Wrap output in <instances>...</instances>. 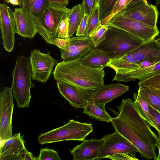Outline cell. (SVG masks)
I'll return each instance as SVG.
<instances>
[{
    "label": "cell",
    "mask_w": 160,
    "mask_h": 160,
    "mask_svg": "<svg viewBox=\"0 0 160 160\" xmlns=\"http://www.w3.org/2000/svg\"><path fill=\"white\" fill-rule=\"evenodd\" d=\"M156 42L160 45V38L155 40Z\"/></svg>",
    "instance_id": "obj_45"
},
{
    "label": "cell",
    "mask_w": 160,
    "mask_h": 160,
    "mask_svg": "<svg viewBox=\"0 0 160 160\" xmlns=\"http://www.w3.org/2000/svg\"><path fill=\"white\" fill-rule=\"evenodd\" d=\"M131 53L139 62L146 60L154 64L160 61V45L155 39L144 42Z\"/></svg>",
    "instance_id": "obj_20"
},
{
    "label": "cell",
    "mask_w": 160,
    "mask_h": 160,
    "mask_svg": "<svg viewBox=\"0 0 160 160\" xmlns=\"http://www.w3.org/2000/svg\"><path fill=\"white\" fill-rule=\"evenodd\" d=\"M139 64L141 66V68H142L151 66L153 64L150 61L145 60L140 62Z\"/></svg>",
    "instance_id": "obj_42"
},
{
    "label": "cell",
    "mask_w": 160,
    "mask_h": 160,
    "mask_svg": "<svg viewBox=\"0 0 160 160\" xmlns=\"http://www.w3.org/2000/svg\"><path fill=\"white\" fill-rule=\"evenodd\" d=\"M22 9L33 17L38 18L49 4L48 0H22Z\"/></svg>",
    "instance_id": "obj_24"
},
{
    "label": "cell",
    "mask_w": 160,
    "mask_h": 160,
    "mask_svg": "<svg viewBox=\"0 0 160 160\" xmlns=\"http://www.w3.org/2000/svg\"><path fill=\"white\" fill-rule=\"evenodd\" d=\"M84 15V13L80 4L70 9L68 15L69 38H72L76 31Z\"/></svg>",
    "instance_id": "obj_25"
},
{
    "label": "cell",
    "mask_w": 160,
    "mask_h": 160,
    "mask_svg": "<svg viewBox=\"0 0 160 160\" xmlns=\"http://www.w3.org/2000/svg\"><path fill=\"white\" fill-rule=\"evenodd\" d=\"M156 3L158 5L160 4V0H156Z\"/></svg>",
    "instance_id": "obj_47"
},
{
    "label": "cell",
    "mask_w": 160,
    "mask_h": 160,
    "mask_svg": "<svg viewBox=\"0 0 160 160\" xmlns=\"http://www.w3.org/2000/svg\"><path fill=\"white\" fill-rule=\"evenodd\" d=\"M23 135L21 133L14 134L9 138L1 142V160H19V155L25 148Z\"/></svg>",
    "instance_id": "obj_17"
},
{
    "label": "cell",
    "mask_w": 160,
    "mask_h": 160,
    "mask_svg": "<svg viewBox=\"0 0 160 160\" xmlns=\"http://www.w3.org/2000/svg\"><path fill=\"white\" fill-rule=\"evenodd\" d=\"M49 4L55 3L66 6L69 3V0H48Z\"/></svg>",
    "instance_id": "obj_40"
},
{
    "label": "cell",
    "mask_w": 160,
    "mask_h": 160,
    "mask_svg": "<svg viewBox=\"0 0 160 160\" xmlns=\"http://www.w3.org/2000/svg\"><path fill=\"white\" fill-rule=\"evenodd\" d=\"M137 93L147 101L149 106L160 113V97L145 87H139Z\"/></svg>",
    "instance_id": "obj_26"
},
{
    "label": "cell",
    "mask_w": 160,
    "mask_h": 160,
    "mask_svg": "<svg viewBox=\"0 0 160 160\" xmlns=\"http://www.w3.org/2000/svg\"><path fill=\"white\" fill-rule=\"evenodd\" d=\"M140 62L131 52L117 58L111 60L108 63L107 67L115 71V75L112 81H117L125 74L141 69Z\"/></svg>",
    "instance_id": "obj_18"
},
{
    "label": "cell",
    "mask_w": 160,
    "mask_h": 160,
    "mask_svg": "<svg viewBox=\"0 0 160 160\" xmlns=\"http://www.w3.org/2000/svg\"><path fill=\"white\" fill-rule=\"evenodd\" d=\"M160 74V61L148 67L132 71L118 78L117 81L128 82L136 79L142 80Z\"/></svg>",
    "instance_id": "obj_22"
},
{
    "label": "cell",
    "mask_w": 160,
    "mask_h": 160,
    "mask_svg": "<svg viewBox=\"0 0 160 160\" xmlns=\"http://www.w3.org/2000/svg\"><path fill=\"white\" fill-rule=\"evenodd\" d=\"M138 85L139 87H145L151 89H160V74L140 80Z\"/></svg>",
    "instance_id": "obj_32"
},
{
    "label": "cell",
    "mask_w": 160,
    "mask_h": 160,
    "mask_svg": "<svg viewBox=\"0 0 160 160\" xmlns=\"http://www.w3.org/2000/svg\"><path fill=\"white\" fill-rule=\"evenodd\" d=\"M108 24L129 32L144 42L154 39L159 33L158 28L118 14L115 15Z\"/></svg>",
    "instance_id": "obj_9"
},
{
    "label": "cell",
    "mask_w": 160,
    "mask_h": 160,
    "mask_svg": "<svg viewBox=\"0 0 160 160\" xmlns=\"http://www.w3.org/2000/svg\"><path fill=\"white\" fill-rule=\"evenodd\" d=\"M117 14L132 18L149 26L158 28L159 12L156 5L149 4L147 0H133Z\"/></svg>",
    "instance_id": "obj_8"
},
{
    "label": "cell",
    "mask_w": 160,
    "mask_h": 160,
    "mask_svg": "<svg viewBox=\"0 0 160 160\" xmlns=\"http://www.w3.org/2000/svg\"><path fill=\"white\" fill-rule=\"evenodd\" d=\"M160 97V89H151Z\"/></svg>",
    "instance_id": "obj_44"
},
{
    "label": "cell",
    "mask_w": 160,
    "mask_h": 160,
    "mask_svg": "<svg viewBox=\"0 0 160 160\" xmlns=\"http://www.w3.org/2000/svg\"><path fill=\"white\" fill-rule=\"evenodd\" d=\"M149 108L150 113L153 118L158 136L160 138V113L149 105Z\"/></svg>",
    "instance_id": "obj_36"
},
{
    "label": "cell",
    "mask_w": 160,
    "mask_h": 160,
    "mask_svg": "<svg viewBox=\"0 0 160 160\" xmlns=\"http://www.w3.org/2000/svg\"><path fill=\"white\" fill-rule=\"evenodd\" d=\"M8 3H10L13 5H19L22 6V0H4Z\"/></svg>",
    "instance_id": "obj_41"
},
{
    "label": "cell",
    "mask_w": 160,
    "mask_h": 160,
    "mask_svg": "<svg viewBox=\"0 0 160 160\" xmlns=\"http://www.w3.org/2000/svg\"><path fill=\"white\" fill-rule=\"evenodd\" d=\"M133 0H118L110 13L106 18L101 21V25H105L116 15L124 9Z\"/></svg>",
    "instance_id": "obj_31"
},
{
    "label": "cell",
    "mask_w": 160,
    "mask_h": 160,
    "mask_svg": "<svg viewBox=\"0 0 160 160\" xmlns=\"http://www.w3.org/2000/svg\"><path fill=\"white\" fill-rule=\"evenodd\" d=\"M118 0H100L99 3V18L101 21L112 12Z\"/></svg>",
    "instance_id": "obj_30"
},
{
    "label": "cell",
    "mask_w": 160,
    "mask_h": 160,
    "mask_svg": "<svg viewBox=\"0 0 160 160\" xmlns=\"http://www.w3.org/2000/svg\"><path fill=\"white\" fill-rule=\"evenodd\" d=\"M102 145L96 160L108 158L113 160H138V148L119 133L114 132L103 136Z\"/></svg>",
    "instance_id": "obj_5"
},
{
    "label": "cell",
    "mask_w": 160,
    "mask_h": 160,
    "mask_svg": "<svg viewBox=\"0 0 160 160\" xmlns=\"http://www.w3.org/2000/svg\"><path fill=\"white\" fill-rule=\"evenodd\" d=\"M69 11L66 12L59 24L56 32V38L68 39L69 37Z\"/></svg>",
    "instance_id": "obj_29"
},
{
    "label": "cell",
    "mask_w": 160,
    "mask_h": 160,
    "mask_svg": "<svg viewBox=\"0 0 160 160\" xmlns=\"http://www.w3.org/2000/svg\"><path fill=\"white\" fill-rule=\"evenodd\" d=\"M13 12L16 33L24 38H32L37 33L34 18L21 8Z\"/></svg>",
    "instance_id": "obj_15"
},
{
    "label": "cell",
    "mask_w": 160,
    "mask_h": 160,
    "mask_svg": "<svg viewBox=\"0 0 160 160\" xmlns=\"http://www.w3.org/2000/svg\"><path fill=\"white\" fill-rule=\"evenodd\" d=\"M70 38L64 39L56 38L53 40V45H55L60 49H65L69 44Z\"/></svg>",
    "instance_id": "obj_38"
},
{
    "label": "cell",
    "mask_w": 160,
    "mask_h": 160,
    "mask_svg": "<svg viewBox=\"0 0 160 160\" xmlns=\"http://www.w3.org/2000/svg\"><path fill=\"white\" fill-rule=\"evenodd\" d=\"M111 60L107 52L97 48H94L80 59L84 65L98 69H103L107 67L108 63Z\"/></svg>",
    "instance_id": "obj_21"
},
{
    "label": "cell",
    "mask_w": 160,
    "mask_h": 160,
    "mask_svg": "<svg viewBox=\"0 0 160 160\" xmlns=\"http://www.w3.org/2000/svg\"><path fill=\"white\" fill-rule=\"evenodd\" d=\"M100 0H95V4H99Z\"/></svg>",
    "instance_id": "obj_46"
},
{
    "label": "cell",
    "mask_w": 160,
    "mask_h": 160,
    "mask_svg": "<svg viewBox=\"0 0 160 160\" xmlns=\"http://www.w3.org/2000/svg\"><path fill=\"white\" fill-rule=\"evenodd\" d=\"M101 26L99 18V5L95 4L88 16L86 36L91 37L95 31Z\"/></svg>",
    "instance_id": "obj_27"
},
{
    "label": "cell",
    "mask_w": 160,
    "mask_h": 160,
    "mask_svg": "<svg viewBox=\"0 0 160 160\" xmlns=\"http://www.w3.org/2000/svg\"><path fill=\"white\" fill-rule=\"evenodd\" d=\"M95 48L91 37L76 36L70 38L68 46L60 49L61 58L64 61L81 59Z\"/></svg>",
    "instance_id": "obj_13"
},
{
    "label": "cell",
    "mask_w": 160,
    "mask_h": 160,
    "mask_svg": "<svg viewBox=\"0 0 160 160\" xmlns=\"http://www.w3.org/2000/svg\"><path fill=\"white\" fill-rule=\"evenodd\" d=\"M57 85L61 94L74 108H84L88 101L90 100L78 90L71 85L59 81H57Z\"/></svg>",
    "instance_id": "obj_19"
},
{
    "label": "cell",
    "mask_w": 160,
    "mask_h": 160,
    "mask_svg": "<svg viewBox=\"0 0 160 160\" xmlns=\"http://www.w3.org/2000/svg\"><path fill=\"white\" fill-rule=\"evenodd\" d=\"M117 107L118 115L111 122L115 131L134 145L142 158L157 160L155 151L160 138L152 130L138 103L128 98Z\"/></svg>",
    "instance_id": "obj_1"
},
{
    "label": "cell",
    "mask_w": 160,
    "mask_h": 160,
    "mask_svg": "<svg viewBox=\"0 0 160 160\" xmlns=\"http://www.w3.org/2000/svg\"><path fill=\"white\" fill-rule=\"evenodd\" d=\"M92 125L71 119L62 127L41 133L38 136V142L43 145L65 141H83L93 131Z\"/></svg>",
    "instance_id": "obj_6"
},
{
    "label": "cell",
    "mask_w": 160,
    "mask_h": 160,
    "mask_svg": "<svg viewBox=\"0 0 160 160\" xmlns=\"http://www.w3.org/2000/svg\"><path fill=\"white\" fill-rule=\"evenodd\" d=\"M106 25L108 29L105 39L95 48L105 52L111 60L133 52L144 42L125 30L109 24Z\"/></svg>",
    "instance_id": "obj_3"
},
{
    "label": "cell",
    "mask_w": 160,
    "mask_h": 160,
    "mask_svg": "<svg viewBox=\"0 0 160 160\" xmlns=\"http://www.w3.org/2000/svg\"><path fill=\"white\" fill-rule=\"evenodd\" d=\"M0 28L3 47L10 52L14 47L16 32L13 12L5 3L0 4Z\"/></svg>",
    "instance_id": "obj_12"
},
{
    "label": "cell",
    "mask_w": 160,
    "mask_h": 160,
    "mask_svg": "<svg viewBox=\"0 0 160 160\" xmlns=\"http://www.w3.org/2000/svg\"><path fill=\"white\" fill-rule=\"evenodd\" d=\"M70 9L66 5L49 4L41 15L34 18L37 33L45 42L53 45V39L56 38V32L64 13Z\"/></svg>",
    "instance_id": "obj_7"
},
{
    "label": "cell",
    "mask_w": 160,
    "mask_h": 160,
    "mask_svg": "<svg viewBox=\"0 0 160 160\" xmlns=\"http://www.w3.org/2000/svg\"><path fill=\"white\" fill-rule=\"evenodd\" d=\"M53 75L57 81L73 86L90 100L92 94L104 85V69L88 67L78 59L57 63Z\"/></svg>",
    "instance_id": "obj_2"
},
{
    "label": "cell",
    "mask_w": 160,
    "mask_h": 160,
    "mask_svg": "<svg viewBox=\"0 0 160 160\" xmlns=\"http://www.w3.org/2000/svg\"><path fill=\"white\" fill-rule=\"evenodd\" d=\"M14 98L11 88L5 87L0 92V138L1 142L13 135L12 119Z\"/></svg>",
    "instance_id": "obj_10"
},
{
    "label": "cell",
    "mask_w": 160,
    "mask_h": 160,
    "mask_svg": "<svg viewBox=\"0 0 160 160\" xmlns=\"http://www.w3.org/2000/svg\"><path fill=\"white\" fill-rule=\"evenodd\" d=\"M101 138L84 140L72 149H70L73 160H96L103 143Z\"/></svg>",
    "instance_id": "obj_14"
},
{
    "label": "cell",
    "mask_w": 160,
    "mask_h": 160,
    "mask_svg": "<svg viewBox=\"0 0 160 160\" xmlns=\"http://www.w3.org/2000/svg\"><path fill=\"white\" fill-rule=\"evenodd\" d=\"M37 160H61L58 152L47 147L41 148Z\"/></svg>",
    "instance_id": "obj_33"
},
{
    "label": "cell",
    "mask_w": 160,
    "mask_h": 160,
    "mask_svg": "<svg viewBox=\"0 0 160 160\" xmlns=\"http://www.w3.org/2000/svg\"><path fill=\"white\" fill-rule=\"evenodd\" d=\"M129 90V86L120 83L104 85L93 93L91 98L94 102L105 105Z\"/></svg>",
    "instance_id": "obj_16"
},
{
    "label": "cell",
    "mask_w": 160,
    "mask_h": 160,
    "mask_svg": "<svg viewBox=\"0 0 160 160\" xmlns=\"http://www.w3.org/2000/svg\"><path fill=\"white\" fill-rule=\"evenodd\" d=\"M89 15L84 14L76 31V35L77 36H86L88 20Z\"/></svg>",
    "instance_id": "obj_35"
},
{
    "label": "cell",
    "mask_w": 160,
    "mask_h": 160,
    "mask_svg": "<svg viewBox=\"0 0 160 160\" xmlns=\"http://www.w3.org/2000/svg\"><path fill=\"white\" fill-rule=\"evenodd\" d=\"M134 101L137 102L139 105L141 112L151 127H153L156 130L153 117L150 113L149 104L147 101L138 93H133Z\"/></svg>",
    "instance_id": "obj_28"
},
{
    "label": "cell",
    "mask_w": 160,
    "mask_h": 160,
    "mask_svg": "<svg viewBox=\"0 0 160 160\" xmlns=\"http://www.w3.org/2000/svg\"><path fill=\"white\" fill-rule=\"evenodd\" d=\"M158 155L157 157V160H160V138L159 142V144L158 147Z\"/></svg>",
    "instance_id": "obj_43"
},
{
    "label": "cell",
    "mask_w": 160,
    "mask_h": 160,
    "mask_svg": "<svg viewBox=\"0 0 160 160\" xmlns=\"http://www.w3.org/2000/svg\"><path fill=\"white\" fill-rule=\"evenodd\" d=\"M41 52L39 49L32 51L29 57L33 80L44 83L49 79L57 60L50 55Z\"/></svg>",
    "instance_id": "obj_11"
},
{
    "label": "cell",
    "mask_w": 160,
    "mask_h": 160,
    "mask_svg": "<svg viewBox=\"0 0 160 160\" xmlns=\"http://www.w3.org/2000/svg\"><path fill=\"white\" fill-rule=\"evenodd\" d=\"M32 71L29 58L21 56L17 59L12 74L11 88L18 108H28L31 98Z\"/></svg>",
    "instance_id": "obj_4"
},
{
    "label": "cell",
    "mask_w": 160,
    "mask_h": 160,
    "mask_svg": "<svg viewBox=\"0 0 160 160\" xmlns=\"http://www.w3.org/2000/svg\"><path fill=\"white\" fill-rule=\"evenodd\" d=\"M95 4V0H82V8L84 14L90 15Z\"/></svg>",
    "instance_id": "obj_37"
},
{
    "label": "cell",
    "mask_w": 160,
    "mask_h": 160,
    "mask_svg": "<svg viewBox=\"0 0 160 160\" xmlns=\"http://www.w3.org/2000/svg\"><path fill=\"white\" fill-rule=\"evenodd\" d=\"M108 29L106 25L101 26L94 32L91 37L95 47H97L104 39Z\"/></svg>",
    "instance_id": "obj_34"
},
{
    "label": "cell",
    "mask_w": 160,
    "mask_h": 160,
    "mask_svg": "<svg viewBox=\"0 0 160 160\" xmlns=\"http://www.w3.org/2000/svg\"><path fill=\"white\" fill-rule=\"evenodd\" d=\"M37 158L29 152L26 148L22 150L19 155V160H37Z\"/></svg>",
    "instance_id": "obj_39"
},
{
    "label": "cell",
    "mask_w": 160,
    "mask_h": 160,
    "mask_svg": "<svg viewBox=\"0 0 160 160\" xmlns=\"http://www.w3.org/2000/svg\"><path fill=\"white\" fill-rule=\"evenodd\" d=\"M105 107V105L96 103L92 100H89L83 108V113L98 121L111 122L112 118L107 112Z\"/></svg>",
    "instance_id": "obj_23"
}]
</instances>
